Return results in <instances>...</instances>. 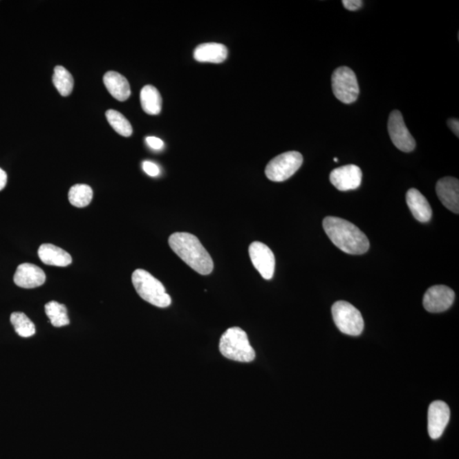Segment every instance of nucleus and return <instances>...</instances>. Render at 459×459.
I'll return each mask as SVG.
<instances>
[{
    "instance_id": "b1692460",
    "label": "nucleus",
    "mask_w": 459,
    "mask_h": 459,
    "mask_svg": "<svg viewBox=\"0 0 459 459\" xmlns=\"http://www.w3.org/2000/svg\"><path fill=\"white\" fill-rule=\"evenodd\" d=\"M106 117L110 125L118 134L124 137H129L132 135V126L123 114L118 111L109 110L106 113Z\"/></svg>"
},
{
    "instance_id": "6ab92c4d",
    "label": "nucleus",
    "mask_w": 459,
    "mask_h": 459,
    "mask_svg": "<svg viewBox=\"0 0 459 459\" xmlns=\"http://www.w3.org/2000/svg\"><path fill=\"white\" fill-rule=\"evenodd\" d=\"M140 103L147 114L158 115L161 112V95L153 85H146L140 91Z\"/></svg>"
},
{
    "instance_id": "bb28decb",
    "label": "nucleus",
    "mask_w": 459,
    "mask_h": 459,
    "mask_svg": "<svg viewBox=\"0 0 459 459\" xmlns=\"http://www.w3.org/2000/svg\"><path fill=\"white\" fill-rule=\"evenodd\" d=\"M147 143L154 150H160L164 147V142L158 137L149 136L146 139Z\"/></svg>"
},
{
    "instance_id": "ddd939ff",
    "label": "nucleus",
    "mask_w": 459,
    "mask_h": 459,
    "mask_svg": "<svg viewBox=\"0 0 459 459\" xmlns=\"http://www.w3.org/2000/svg\"><path fill=\"white\" fill-rule=\"evenodd\" d=\"M46 273L39 266L24 263L18 266L14 275V283L22 288H35L46 283Z\"/></svg>"
},
{
    "instance_id": "f3484780",
    "label": "nucleus",
    "mask_w": 459,
    "mask_h": 459,
    "mask_svg": "<svg viewBox=\"0 0 459 459\" xmlns=\"http://www.w3.org/2000/svg\"><path fill=\"white\" fill-rule=\"evenodd\" d=\"M109 93L118 101L124 102L131 95V86L126 77L114 71L107 72L103 77Z\"/></svg>"
},
{
    "instance_id": "393cba45",
    "label": "nucleus",
    "mask_w": 459,
    "mask_h": 459,
    "mask_svg": "<svg viewBox=\"0 0 459 459\" xmlns=\"http://www.w3.org/2000/svg\"><path fill=\"white\" fill-rule=\"evenodd\" d=\"M142 168L144 171H145L148 176H158L159 173H160V169L158 167L157 165H155L154 162L150 161L143 162Z\"/></svg>"
},
{
    "instance_id": "2eb2a0df",
    "label": "nucleus",
    "mask_w": 459,
    "mask_h": 459,
    "mask_svg": "<svg viewBox=\"0 0 459 459\" xmlns=\"http://www.w3.org/2000/svg\"><path fill=\"white\" fill-rule=\"evenodd\" d=\"M406 205L412 212L413 216L420 222H428L432 217V209L427 198L415 188H412L406 192Z\"/></svg>"
},
{
    "instance_id": "20e7f679",
    "label": "nucleus",
    "mask_w": 459,
    "mask_h": 459,
    "mask_svg": "<svg viewBox=\"0 0 459 459\" xmlns=\"http://www.w3.org/2000/svg\"><path fill=\"white\" fill-rule=\"evenodd\" d=\"M132 283L140 297L151 305L166 308L171 303L164 285L145 270L137 269L133 272Z\"/></svg>"
},
{
    "instance_id": "cd10ccee",
    "label": "nucleus",
    "mask_w": 459,
    "mask_h": 459,
    "mask_svg": "<svg viewBox=\"0 0 459 459\" xmlns=\"http://www.w3.org/2000/svg\"><path fill=\"white\" fill-rule=\"evenodd\" d=\"M447 124H449V127L451 129V131L454 133L455 135H457V137H458L459 121L456 120V118H451V120L447 121Z\"/></svg>"
},
{
    "instance_id": "c85d7f7f",
    "label": "nucleus",
    "mask_w": 459,
    "mask_h": 459,
    "mask_svg": "<svg viewBox=\"0 0 459 459\" xmlns=\"http://www.w3.org/2000/svg\"><path fill=\"white\" fill-rule=\"evenodd\" d=\"M7 184V174L5 170L0 169V191L6 187Z\"/></svg>"
},
{
    "instance_id": "f03ea898",
    "label": "nucleus",
    "mask_w": 459,
    "mask_h": 459,
    "mask_svg": "<svg viewBox=\"0 0 459 459\" xmlns=\"http://www.w3.org/2000/svg\"><path fill=\"white\" fill-rule=\"evenodd\" d=\"M171 250L192 270L201 275H209L214 262L197 236L187 232L173 233L169 238Z\"/></svg>"
},
{
    "instance_id": "423d86ee",
    "label": "nucleus",
    "mask_w": 459,
    "mask_h": 459,
    "mask_svg": "<svg viewBox=\"0 0 459 459\" xmlns=\"http://www.w3.org/2000/svg\"><path fill=\"white\" fill-rule=\"evenodd\" d=\"M303 156L298 151H287L274 158L265 168V176L275 182H282L294 175L301 167Z\"/></svg>"
},
{
    "instance_id": "a878e982",
    "label": "nucleus",
    "mask_w": 459,
    "mask_h": 459,
    "mask_svg": "<svg viewBox=\"0 0 459 459\" xmlns=\"http://www.w3.org/2000/svg\"><path fill=\"white\" fill-rule=\"evenodd\" d=\"M344 8L350 11L357 10L361 9L364 2L361 0H343L342 1Z\"/></svg>"
},
{
    "instance_id": "4468645a",
    "label": "nucleus",
    "mask_w": 459,
    "mask_h": 459,
    "mask_svg": "<svg viewBox=\"0 0 459 459\" xmlns=\"http://www.w3.org/2000/svg\"><path fill=\"white\" fill-rule=\"evenodd\" d=\"M436 194L442 205L455 214L459 213V181L456 178L445 177L436 184Z\"/></svg>"
},
{
    "instance_id": "1a4fd4ad",
    "label": "nucleus",
    "mask_w": 459,
    "mask_h": 459,
    "mask_svg": "<svg viewBox=\"0 0 459 459\" xmlns=\"http://www.w3.org/2000/svg\"><path fill=\"white\" fill-rule=\"evenodd\" d=\"M455 292L445 285H435L425 292L424 307L429 312L440 313L449 310L454 302Z\"/></svg>"
},
{
    "instance_id": "f8f14e48",
    "label": "nucleus",
    "mask_w": 459,
    "mask_h": 459,
    "mask_svg": "<svg viewBox=\"0 0 459 459\" xmlns=\"http://www.w3.org/2000/svg\"><path fill=\"white\" fill-rule=\"evenodd\" d=\"M362 169L357 165H344L337 168L330 174V181L334 187L341 191L355 190L362 184Z\"/></svg>"
},
{
    "instance_id": "c756f323",
    "label": "nucleus",
    "mask_w": 459,
    "mask_h": 459,
    "mask_svg": "<svg viewBox=\"0 0 459 459\" xmlns=\"http://www.w3.org/2000/svg\"><path fill=\"white\" fill-rule=\"evenodd\" d=\"M334 160H335V162H338V158H335Z\"/></svg>"
},
{
    "instance_id": "39448f33",
    "label": "nucleus",
    "mask_w": 459,
    "mask_h": 459,
    "mask_svg": "<svg viewBox=\"0 0 459 459\" xmlns=\"http://www.w3.org/2000/svg\"><path fill=\"white\" fill-rule=\"evenodd\" d=\"M332 315L337 328L343 334L358 336L364 331V318L351 303L342 301L335 302L332 306Z\"/></svg>"
},
{
    "instance_id": "0eeeda50",
    "label": "nucleus",
    "mask_w": 459,
    "mask_h": 459,
    "mask_svg": "<svg viewBox=\"0 0 459 459\" xmlns=\"http://www.w3.org/2000/svg\"><path fill=\"white\" fill-rule=\"evenodd\" d=\"M332 88L336 98L344 104L357 101L360 92L357 76L347 66H340L332 73Z\"/></svg>"
},
{
    "instance_id": "aec40b11",
    "label": "nucleus",
    "mask_w": 459,
    "mask_h": 459,
    "mask_svg": "<svg viewBox=\"0 0 459 459\" xmlns=\"http://www.w3.org/2000/svg\"><path fill=\"white\" fill-rule=\"evenodd\" d=\"M68 199L73 206L84 208L90 205L93 199V190L88 185H75L69 190Z\"/></svg>"
},
{
    "instance_id": "dca6fc26",
    "label": "nucleus",
    "mask_w": 459,
    "mask_h": 459,
    "mask_svg": "<svg viewBox=\"0 0 459 459\" xmlns=\"http://www.w3.org/2000/svg\"><path fill=\"white\" fill-rule=\"evenodd\" d=\"M39 257L44 264L48 265L65 268L72 264L73 259L68 252L50 243H44L39 247Z\"/></svg>"
},
{
    "instance_id": "7ed1b4c3",
    "label": "nucleus",
    "mask_w": 459,
    "mask_h": 459,
    "mask_svg": "<svg viewBox=\"0 0 459 459\" xmlns=\"http://www.w3.org/2000/svg\"><path fill=\"white\" fill-rule=\"evenodd\" d=\"M220 351L230 360L251 362L254 360L255 351L251 346L245 331L238 327L227 329L221 336Z\"/></svg>"
},
{
    "instance_id": "5701e85b",
    "label": "nucleus",
    "mask_w": 459,
    "mask_h": 459,
    "mask_svg": "<svg viewBox=\"0 0 459 459\" xmlns=\"http://www.w3.org/2000/svg\"><path fill=\"white\" fill-rule=\"evenodd\" d=\"M10 323L13 325L17 334L22 338H29L35 335V324L24 313L13 312L11 314Z\"/></svg>"
},
{
    "instance_id": "6e6552de",
    "label": "nucleus",
    "mask_w": 459,
    "mask_h": 459,
    "mask_svg": "<svg viewBox=\"0 0 459 459\" xmlns=\"http://www.w3.org/2000/svg\"><path fill=\"white\" fill-rule=\"evenodd\" d=\"M388 131L392 142L400 151L410 153L415 149V140L407 129L402 113L397 110L393 111L388 118Z\"/></svg>"
},
{
    "instance_id": "9b49d317",
    "label": "nucleus",
    "mask_w": 459,
    "mask_h": 459,
    "mask_svg": "<svg viewBox=\"0 0 459 459\" xmlns=\"http://www.w3.org/2000/svg\"><path fill=\"white\" fill-rule=\"evenodd\" d=\"M450 409L442 401L433 402L428 411V432L433 440L439 439L450 420Z\"/></svg>"
},
{
    "instance_id": "412c9836",
    "label": "nucleus",
    "mask_w": 459,
    "mask_h": 459,
    "mask_svg": "<svg viewBox=\"0 0 459 459\" xmlns=\"http://www.w3.org/2000/svg\"><path fill=\"white\" fill-rule=\"evenodd\" d=\"M46 313L49 318L50 324L55 328L64 327L70 324L68 309L62 303L57 301H50L44 306Z\"/></svg>"
},
{
    "instance_id": "4be33fe9",
    "label": "nucleus",
    "mask_w": 459,
    "mask_h": 459,
    "mask_svg": "<svg viewBox=\"0 0 459 459\" xmlns=\"http://www.w3.org/2000/svg\"><path fill=\"white\" fill-rule=\"evenodd\" d=\"M53 81L55 87L62 96L71 95L74 84L73 77L65 68L62 66H55Z\"/></svg>"
},
{
    "instance_id": "9d476101",
    "label": "nucleus",
    "mask_w": 459,
    "mask_h": 459,
    "mask_svg": "<svg viewBox=\"0 0 459 459\" xmlns=\"http://www.w3.org/2000/svg\"><path fill=\"white\" fill-rule=\"evenodd\" d=\"M249 252L252 263L263 279H272L275 272L276 261L271 249L263 243L254 242L250 244Z\"/></svg>"
},
{
    "instance_id": "a211bd4d",
    "label": "nucleus",
    "mask_w": 459,
    "mask_h": 459,
    "mask_svg": "<svg viewBox=\"0 0 459 459\" xmlns=\"http://www.w3.org/2000/svg\"><path fill=\"white\" fill-rule=\"evenodd\" d=\"M227 48L222 44H200L194 50V58L199 62L221 63L227 58Z\"/></svg>"
},
{
    "instance_id": "f257e3e1",
    "label": "nucleus",
    "mask_w": 459,
    "mask_h": 459,
    "mask_svg": "<svg viewBox=\"0 0 459 459\" xmlns=\"http://www.w3.org/2000/svg\"><path fill=\"white\" fill-rule=\"evenodd\" d=\"M329 239L340 250L349 254H364L369 250V241L357 225L341 218L328 216L323 222Z\"/></svg>"
}]
</instances>
